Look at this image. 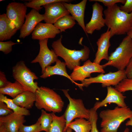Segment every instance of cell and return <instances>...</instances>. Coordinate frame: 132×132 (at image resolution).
<instances>
[{"instance_id": "cell-1", "label": "cell", "mask_w": 132, "mask_h": 132, "mask_svg": "<svg viewBox=\"0 0 132 132\" xmlns=\"http://www.w3.org/2000/svg\"><path fill=\"white\" fill-rule=\"evenodd\" d=\"M105 24L110 32L111 38L114 35L127 34L132 28V13L121 11L116 4L103 12Z\"/></svg>"}, {"instance_id": "cell-2", "label": "cell", "mask_w": 132, "mask_h": 132, "mask_svg": "<svg viewBox=\"0 0 132 132\" xmlns=\"http://www.w3.org/2000/svg\"><path fill=\"white\" fill-rule=\"evenodd\" d=\"M99 116L101 119L100 132H119L118 130L121 124L132 117V110L127 106H117L113 109L101 111Z\"/></svg>"}, {"instance_id": "cell-3", "label": "cell", "mask_w": 132, "mask_h": 132, "mask_svg": "<svg viewBox=\"0 0 132 132\" xmlns=\"http://www.w3.org/2000/svg\"><path fill=\"white\" fill-rule=\"evenodd\" d=\"M62 38L61 35L59 39L53 42L52 46L57 56L64 60L67 67L72 70L76 66H80V61H85L88 59L90 50L86 46H84L83 48L80 50L67 49L62 43Z\"/></svg>"}, {"instance_id": "cell-4", "label": "cell", "mask_w": 132, "mask_h": 132, "mask_svg": "<svg viewBox=\"0 0 132 132\" xmlns=\"http://www.w3.org/2000/svg\"><path fill=\"white\" fill-rule=\"evenodd\" d=\"M35 93V105L38 109H44L55 113L62 110L64 102L60 96L53 89L41 86L39 87Z\"/></svg>"}, {"instance_id": "cell-5", "label": "cell", "mask_w": 132, "mask_h": 132, "mask_svg": "<svg viewBox=\"0 0 132 132\" xmlns=\"http://www.w3.org/2000/svg\"><path fill=\"white\" fill-rule=\"evenodd\" d=\"M132 58V39L127 35L115 50L110 54L108 61L102 65L104 68L113 66L118 70H124Z\"/></svg>"}, {"instance_id": "cell-6", "label": "cell", "mask_w": 132, "mask_h": 132, "mask_svg": "<svg viewBox=\"0 0 132 132\" xmlns=\"http://www.w3.org/2000/svg\"><path fill=\"white\" fill-rule=\"evenodd\" d=\"M12 76L27 91L35 93L39 88L37 82L38 77L26 66L25 62L21 61L17 62L12 68Z\"/></svg>"}, {"instance_id": "cell-7", "label": "cell", "mask_w": 132, "mask_h": 132, "mask_svg": "<svg viewBox=\"0 0 132 132\" xmlns=\"http://www.w3.org/2000/svg\"><path fill=\"white\" fill-rule=\"evenodd\" d=\"M61 90L69 101L64 114L66 121V127L64 130L65 132L68 125L73 120L77 118H83L88 120L90 116V109L85 107L82 99H76L71 97L68 93V89Z\"/></svg>"}, {"instance_id": "cell-8", "label": "cell", "mask_w": 132, "mask_h": 132, "mask_svg": "<svg viewBox=\"0 0 132 132\" xmlns=\"http://www.w3.org/2000/svg\"><path fill=\"white\" fill-rule=\"evenodd\" d=\"M127 78L125 69L104 74L101 73L97 76L86 78L81 82L82 87H87L93 83H100L102 87L117 85L124 79Z\"/></svg>"}, {"instance_id": "cell-9", "label": "cell", "mask_w": 132, "mask_h": 132, "mask_svg": "<svg viewBox=\"0 0 132 132\" xmlns=\"http://www.w3.org/2000/svg\"><path fill=\"white\" fill-rule=\"evenodd\" d=\"M27 7L24 4L14 1L7 6L6 14L11 25L20 30L25 22Z\"/></svg>"}, {"instance_id": "cell-10", "label": "cell", "mask_w": 132, "mask_h": 132, "mask_svg": "<svg viewBox=\"0 0 132 132\" xmlns=\"http://www.w3.org/2000/svg\"><path fill=\"white\" fill-rule=\"evenodd\" d=\"M48 39L39 41L40 49L37 56L32 61V63H38L42 69V73L44 72L45 68L56 62L58 56L53 49L50 50L47 46Z\"/></svg>"}, {"instance_id": "cell-11", "label": "cell", "mask_w": 132, "mask_h": 132, "mask_svg": "<svg viewBox=\"0 0 132 132\" xmlns=\"http://www.w3.org/2000/svg\"><path fill=\"white\" fill-rule=\"evenodd\" d=\"M102 65L94 62L90 60H87L81 66H77L73 70L70 75L74 81H79L82 82L87 77H90L91 74L94 72L105 73Z\"/></svg>"}, {"instance_id": "cell-12", "label": "cell", "mask_w": 132, "mask_h": 132, "mask_svg": "<svg viewBox=\"0 0 132 132\" xmlns=\"http://www.w3.org/2000/svg\"><path fill=\"white\" fill-rule=\"evenodd\" d=\"M45 12L43 14L46 23L54 24L60 18L70 13L62 2H54L43 6Z\"/></svg>"}, {"instance_id": "cell-13", "label": "cell", "mask_w": 132, "mask_h": 132, "mask_svg": "<svg viewBox=\"0 0 132 132\" xmlns=\"http://www.w3.org/2000/svg\"><path fill=\"white\" fill-rule=\"evenodd\" d=\"M92 13L90 21L85 25L86 32L92 34L95 30H100L105 25V20L103 17V8L97 2L92 5Z\"/></svg>"}, {"instance_id": "cell-14", "label": "cell", "mask_w": 132, "mask_h": 132, "mask_svg": "<svg viewBox=\"0 0 132 132\" xmlns=\"http://www.w3.org/2000/svg\"><path fill=\"white\" fill-rule=\"evenodd\" d=\"M44 19L43 15L32 9L26 16L25 22L20 29L19 37L23 39L29 35L37 24Z\"/></svg>"}, {"instance_id": "cell-15", "label": "cell", "mask_w": 132, "mask_h": 132, "mask_svg": "<svg viewBox=\"0 0 132 132\" xmlns=\"http://www.w3.org/2000/svg\"><path fill=\"white\" fill-rule=\"evenodd\" d=\"M107 93L105 98L101 101H97L93 107L97 110L99 108L110 103L116 104L117 106L124 107L127 106L125 102L126 97L115 88L111 86L107 87Z\"/></svg>"}, {"instance_id": "cell-16", "label": "cell", "mask_w": 132, "mask_h": 132, "mask_svg": "<svg viewBox=\"0 0 132 132\" xmlns=\"http://www.w3.org/2000/svg\"><path fill=\"white\" fill-rule=\"evenodd\" d=\"M61 32L54 25L47 23H39L32 34L33 40H39L49 38H54Z\"/></svg>"}, {"instance_id": "cell-17", "label": "cell", "mask_w": 132, "mask_h": 132, "mask_svg": "<svg viewBox=\"0 0 132 132\" xmlns=\"http://www.w3.org/2000/svg\"><path fill=\"white\" fill-rule=\"evenodd\" d=\"M110 32L108 28L106 32L101 34L97 42L98 49L93 62L100 64L101 61L103 59L108 60V51L111 45L110 41Z\"/></svg>"}, {"instance_id": "cell-18", "label": "cell", "mask_w": 132, "mask_h": 132, "mask_svg": "<svg viewBox=\"0 0 132 132\" xmlns=\"http://www.w3.org/2000/svg\"><path fill=\"white\" fill-rule=\"evenodd\" d=\"M87 2V0H83L76 4H73L65 2H62V3L75 20L78 22L88 36L86 31L85 25L84 22L85 11Z\"/></svg>"}, {"instance_id": "cell-19", "label": "cell", "mask_w": 132, "mask_h": 132, "mask_svg": "<svg viewBox=\"0 0 132 132\" xmlns=\"http://www.w3.org/2000/svg\"><path fill=\"white\" fill-rule=\"evenodd\" d=\"M55 65L53 66H49L46 67L42 75L40 77L44 79L54 75H58L66 77L70 80L73 83H74L81 90H83L81 83L79 84L73 81L70 75L67 73L65 62H61L58 59L55 62Z\"/></svg>"}, {"instance_id": "cell-20", "label": "cell", "mask_w": 132, "mask_h": 132, "mask_svg": "<svg viewBox=\"0 0 132 132\" xmlns=\"http://www.w3.org/2000/svg\"><path fill=\"white\" fill-rule=\"evenodd\" d=\"M25 121L24 116L14 112L0 117V125H4L10 132H18L21 125Z\"/></svg>"}, {"instance_id": "cell-21", "label": "cell", "mask_w": 132, "mask_h": 132, "mask_svg": "<svg viewBox=\"0 0 132 132\" xmlns=\"http://www.w3.org/2000/svg\"><path fill=\"white\" fill-rule=\"evenodd\" d=\"M18 30L11 25L6 13L0 15V41L10 39Z\"/></svg>"}, {"instance_id": "cell-22", "label": "cell", "mask_w": 132, "mask_h": 132, "mask_svg": "<svg viewBox=\"0 0 132 132\" xmlns=\"http://www.w3.org/2000/svg\"><path fill=\"white\" fill-rule=\"evenodd\" d=\"M12 100L17 105L21 107L27 109H30L36 100L35 93L26 91L13 99Z\"/></svg>"}, {"instance_id": "cell-23", "label": "cell", "mask_w": 132, "mask_h": 132, "mask_svg": "<svg viewBox=\"0 0 132 132\" xmlns=\"http://www.w3.org/2000/svg\"><path fill=\"white\" fill-rule=\"evenodd\" d=\"M26 90L17 81L13 83L10 82L4 88H0V93L8 95L13 99Z\"/></svg>"}, {"instance_id": "cell-24", "label": "cell", "mask_w": 132, "mask_h": 132, "mask_svg": "<svg viewBox=\"0 0 132 132\" xmlns=\"http://www.w3.org/2000/svg\"><path fill=\"white\" fill-rule=\"evenodd\" d=\"M68 127L75 132H90L91 129L90 122L83 118L76 119L68 125L67 128Z\"/></svg>"}, {"instance_id": "cell-25", "label": "cell", "mask_w": 132, "mask_h": 132, "mask_svg": "<svg viewBox=\"0 0 132 132\" xmlns=\"http://www.w3.org/2000/svg\"><path fill=\"white\" fill-rule=\"evenodd\" d=\"M52 114L53 121L49 132H64L66 123L64 114L58 116L54 113Z\"/></svg>"}, {"instance_id": "cell-26", "label": "cell", "mask_w": 132, "mask_h": 132, "mask_svg": "<svg viewBox=\"0 0 132 132\" xmlns=\"http://www.w3.org/2000/svg\"><path fill=\"white\" fill-rule=\"evenodd\" d=\"M75 20L72 16L67 14L60 18L54 25L62 32L72 28L76 24Z\"/></svg>"}, {"instance_id": "cell-27", "label": "cell", "mask_w": 132, "mask_h": 132, "mask_svg": "<svg viewBox=\"0 0 132 132\" xmlns=\"http://www.w3.org/2000/svg\"><path fill=\"white\" fill-rule=\"evenodd\" d=\"M3 94L0 93V101L6 104L9 108L13 112L23 116H28L30 115L29 111L27 109L21 107L17 105L12 99L8 98Z\"/></svg>"}, {"instance_id": "cell-28", "label": "cell", "mask_w": 132, "mask_h": 132, "mask_svg": "<svg viewBox=\"0 0 132 132\" xmlns=\"http://www.w3.org/2000/svg\"><path fill=\"white\" fill-rule=\"evenodd\" d=\"M70 0H32L24 4L27 7L32 8L39 11L42 8L41 6L56 2H65L67 3L72 1Z\"/></svg>"}, {"instance_id": "cell-29", "label": "cell", "mask_w": 132, "mask_h": 132, "mask_svg": "<svg viewBox=\"0 0 132 132\" xmlns=\"http://www.w3.org/2000/svg\"><path fill=\"white\" fill-rule=\"evenodd\" d=\"M38 120L41 124L42 131L49 132L53 121L52 113H48L44 109H42L41 116Z\"/></svg>"}, {"instance_id": "cell-30", "label": "cell", "mask_w": 132, "mask_h": 132, "mask_svg": "<svg viewBox=\"0 0 132 132\" xmlns=\"http://www.w3.org/2000/svg\"><path fill=\"white\" fill-rule=\"evenodd\" d=\"M115 88L121 93L132 91V78L124 79L115 86Z\"/></svg>"}, {"instance_id": "cell-31", "label": "cell", "mask_w": 132, "mask_h": 132, "mask_svg": "<svg viewBox=\"0 0 132 132\" xmlns=\"http://www.w3.org/2000/svg\"><path fill=\"white\" fill-rule=\"evenodd\" d=\"M41 131H42L41 124L38 120L35 123L30 125L25 126L22 124L20 127L18 132H40Z\"/></svg>"}, {"instance_id": "cell-32", "label": "cell", "mask_w": 132, "mask_h": 132, "mask_svg": "<svg viewBox=\"0 0 132 132\" xmlns=\"http://www.w3.org/2000/svg\"><path fill=\"white\" fill-rule=\"evenodd\" d=\"M90 114L88 120L91 125V129L90 132H99L97 125L98 118L97 110L93 107L90 109Z\"/></svg>"}, {"instance_id": "cell-33", "label": "cell", "mask_w": 132, "mask_h": 132, "mask_svg": "<svg viewBox=\"0 0 132 132\" xmlns=\"http://www.w3.org/2000/svg\"><path fill=\"white\" fill-rule=\"evenodd\" d=\"M22 43H14L11 41L6 42L0 41V51L5 54H7L12 51L13 45Z\"/></svg>"}, {"instance_id": "cell-34", "label": "cell", "mask_w": 132, "mask_h": 132, "mask_svg": "<svg viewBox=\"0 0 132 132\" xmlns=\"http://www.w3.org/2000/svg\"><path fill=\"white\" fill-rule=\"evenodd\" d=\"M126 0H89V1L99 2L102 3L104 5L108 7H111L118 3L124 4Z\"/></svg>"}, {"instance_id": "cell-35", "label": "cell", "mask_w": 132, "mask_h": 132, "mask_svg": "<svg viewBox=\"0 0 132 132\" xmlns=\"http://www.w3.org/2000/svg\"><path fill=\"white\" fill-rule=\"evenodd\" d=\"M13 112V110L8 107L5 102L0 101V116H6Z\"/></svg>"}, {"instance_id": "cell-36", "label": "cell", "mask_w": 132, "mask_h": 132, "mask_svg": "<svg viewBox=\"0 0 132 132\" xmlns=\"http://www.w3.org/2000/svg\"><path fill=\"white\" fill-rule=\"evenodd\" d=\"M120 10L128 13H132V0H126L123 5L120 7Z\"/></svg>"}, {"instance_id": "cell-37", "label": "cell", "mask_w": 132, "mask_h": 132, "mask_svg": "<svg viewBox=\"0 0 132 132\" xmlns=\"http://www.w3.org/2000/svg\"><path fill=\"white\" fill-rule=\"evenodd\" d=\"M10 82L7 80L4 72L1 71H0V88L5 87Z\"/></svg>"}, {"instance_id": "cell-38", "label": "cell", "mask_w": 132, "mask_h": 132, "mask_svg": "<svg viewBox=\"0 0 132 132\" xmlns=\"http://www.w3.org/2000/svg\"><path fill=\"white\" fill-rule=\"evenodd\" d=\"M127 78H132V58L125 70Z\"/></svg>"}, {"instance_id": "cell-39", "label": "cell", "mask_w": 132, "mask_h": 132, "mask_svg": "<svg viewBox=\"0 0 132 132\" xmlns=\"http://www.w3.org/2000/svg\"><path fill=\"white\" fill-rule=\"evenodd\" d=\"M0 132H10L3 125H0Z\"/></svg>"}, {"instance_id": "cell-40", "label": "cell", "mask_w": 132, "mask_h": 132, "mask_svg": "<svg viewBox=\"0 0 132 132\" xmlns=\"http://www.w3.org/2000/svg\"><path fill=\"white\" fill-rule=\"evenodd\" d=\"M125 125L126 126H132V117L129 119L125 123Z\"/></svg>"}, {"instance_id": "cell-41", "label": "cell", "mask_w": 132, "mask_h": 132, "mask_svg": "<svg viewBox=\"0 0 132 132\" xmlns=\"http://www.w3.org/2000/svg\"><path fill=\"white\" fill-rule=\"evenodd\" d=\"M127 35L129 36L132 39V28L127 33Z\"/></svg>"}, {"instance_id": "cell-42", "label": "cell", "mask_w": 132, "mask_h": 132, "mask_svg": "<svg viewBox=\"0 0 132 132\" xmlns=\"http://www.w3.org/2000/svg\"><path fill=\"white\" fill-rule=\"evenodd\" d=\"M65 132H72V130L69 127H67Z\"/></svg>"}, {"instance_id": "cell-43", "label": "cell", "mask_w": 132, "mask_h": 132, "mask_svg": "<svg viewBox=\"0 0 132 132\" xmlns=\"http://www.w3.org/2000/svg\"><path fill=\"white\" fill-rule=\"evenodd\" d=\"M122 132H130V129L128 128H126Z\"/></svg>"}]
</instances>
